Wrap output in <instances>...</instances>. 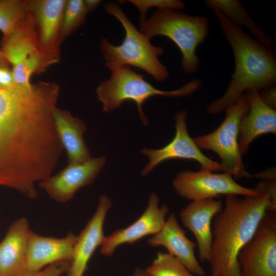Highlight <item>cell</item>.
I'll list each match as a JSON object with an SVG mask.
<instances>
[{"label": "cell", "instance_id": "1", "mask_svg": "<svg viewBox=\"0 0 276 276\" xmlns=\"http://www.w3.org/2000/svg\"><path fill=\"white\" fill-rule=\"evenodd\" d=\"M59 89L46 81L0 86V173L30 171L49 156L57 139L52 113Z\"/></svg>", "mask_w": 276, "mask_h": 276}, {"label": "cell", "instance_id": "2", "mask_svg": "<svg viewBox=\"0 0 276 276\" xmlns=\"http://www.w3.org/2000/svg\"><path fill=\"white\" fill-rule=\"evenodd\" d=\"M268 210L276 211V193H260L242 197L226 195L221 210L212 222L209 263L211 275L241 276L239 253L255 234Z\"/></svg>", "mask_w": 276, "mask_h": 276}, {"label": "cell", "instance_id": "3", "mask_svg": "<svg viewBox=\"0 0 276 276\" xmlns=\"http://www.w3.org/2000/svg\"><path fill=\"white\" fill-rule=\"evenodd\" d=\"M233 53L235 70L226 90L207 107L211 114L224 111L248 90L275 85L276 56L272 50L233 24L220 11L212 9Z\"/></svg>", "mask_w": 276, "mask_h": 276}, {"label": "cell", "instance_id": "4", "mask_svg": "<svg viewBox=\"0 0 276 276\" xmlns=\"http://www.w3.org/2000/svg\"><path fill=\"white\" fill-rule=\"evenodd\" d=\"M104 9L120 21L125 31L123 41L119 45L112 44L106 39H102L100 48L106 67L111 71L132 66L144 71L157 81L166 80L169 71L158 58L164 48L152 45L150 38L137 29L116 3H107Z\"/></svg>", "mask_w": 276, "mask_h": 276}, {"label": "cell", "instance_id": "5", "mask_svg": "<svg viewBox=\"0 0 276 276\" xmlns=\"http://www.w3.org/2000/svg\"><path fill=\"white\" fill-rule=\"evenodd\" d=\"M139 31L150 39L155 36L169 38L180 51L183 71L189 74L197 71L200 59L197 48L204 42L209 32L207 17L158 9L149 18L140 20Z\"/></svg>", "mask_w": 276, "mask_h": 276}, {"label": "cell", "instance_id": "6", "mask_svg": "<svg viewBox=\"0 0 276 276\" xmlns=\"http://www.w3.org/2000/svg\"><path fill=\"white\" fill-rule=\"evenodd\" d=\"M110 77L101 82L96 89L98 100L106 112L119 108L125 101H132L137 106L143 124L149 121L143 111V105L151 97L162 96L168 97H186L198 90L202 85L199 79H194L181 87L172 90H162L146 81L143 75L135 72L130 66H124L111 71Z\"/></svg>", "mask_w": 276, "mask_h": 276}, {"label": "cell", "instance_id": "7", "mask_svg": "<svg viewBox=\"0 0 276 276\" xmlns=\"http://www.w3.org/2000/svg\"><path fill=\"white\" fill-rule=\"evenodd\" d=\"M1 50L12 65L16 85L22 87H30L33 74L42 73L57 63L39 51L34 21L29 11L11 33L3 37Z\"/></svg>", "mask_w": 276, "mask_h": 276}, {"label": "cell", "instance_id": "8", "mask_svg": "<svg viewBox=\"0 0 276 276\" xmlns=\"http://www.w3.org/2000/svg\"><path fill=\"white\" fill-rule=\"evenodd\" d=\"M248 108L244 95L224 110L225 118L217 129L193 139L200 150H211L217 153L221 159L223 171L235 177H248L249 174L246 171L238 143L240 122Z\"/></svg>", "mask_w": 276, "mask_h": 276}, {"label": "cell", "instance_id": "9", "mask_svg": "<svg viewBox=\"0 0 276 276\" xmlns=\"http://www.w3.org/2000/svg\"><path fill=\"white\" fill-rule=\"evenodd\" d=\"M238 260L241 276H276V211L266 212Z\"/></svg>", "mask_w": 276, "mask_h": 276}, {"label": "cell", "instance_id": "10", "mask_svg": "<svg viewBox=\"0 0 276 276\" xmlns=\"http://www.w3.org/2000/svg\"><path fill=\"white\" fill-rule=\"evenodd\" d=\"M172 186L177 194L191 201L212 199L221 195L246 196L260 194L255 189L238 183L228 173H214L202 169L177 173Z\"/></svg>", "mask_w": 276, "mask_h": 276}, {"label": "cell", "instance_id": "11", "mask_svg": "<svg viewBox=\"0 0 276 276\" xmlns=\"http://www.w3.org/2000/svg\"><path fill=\"white\" fill-rule=\"evenodd\" d=\"M187 116L184 110L176 114L175 134L167 145L159 149L144 148L141 150V153L147 156L149 160L142 171V176L148 175L160 163L173 159L194 160L200 164L202 169L223 171L221 164L205 156L190 136L187 127Z\"/></svg>", "mask_w": 276, "mask_h": 276}, {"label": "cell", "instance_id": "12", "mask_svg": "<svg viewBox=\"0 0 276 276\" xmlns=\"http://www.w3.org/2000/svg\"><path fill=\"white\" fill-rule=\"evenodd\" d=\"M67 0L27 1L33 16L39 51L58 62L60 59V35Z\"/></svg>", "mask_w": 276, "mask_h": 276}, {"label": "cell", "instance_id": "13", "mask_svg": "<svg viewBox=\"0 0 276 276\" xmlns=\"http://www.w3.org/2000/svg\"><path fill=\"white\" fill-rule=\"evenodd\" d=\"M159 202L157 195L151 193L145 210L138 219L129 226L117 229L105 237L100 246L101 254L110 257L121 245L132 244L147 236L158 232L169 212L167 205L164 204L159 206Z\"/></svg>", "mask_w": 276, "mask_h": 276}, {"label": "cell", "instance_id": "14", "mask_svg": "<svg viewBox=\"0 0 276 276\" xmlns=\"http://www.w3.org/2000/svg\"><path fill=\"white\" fill-rule=\"evenodd\" d=\"M105 162L104 157H90L81 163L69 164L56 175L40 182L39 186L54 200L67 202L78 190L96 179Z\"/></svg>", "mask_w": 276, "mask_h": 276}, {"label": "cell", "instance_id": "15", "mask_svg": "<svg viewBox=\"0 0 276 276\" xmlns=\"http://www.w3.org/2000/svg\"><path fill=\"white\" fill-rule=\"evenodd\" d=\"M111 205V201L107 196H100L94 214L77 236L67 276L83 275L90 259L104 241V224Z\"/></svg>", "mask_w": 276, "mask_h": 276}, {"label": "cell", "instance_id": "16", "mask_svg": "<svg viewBox=\"0 0 276 276\" xmlns=\"http://www.w3.org/2000/svg\"><path fill=\"white\" fill-rule=\"evenodd\" d=\"M223 202L214 198L191 201L179 213L183 225L194 235L201 262H209L212 244L213 219L221 210Z\"/></svg>", "mask_w": 276, "mask_h": 276}, {"label": "cell", "instance_id": "17", "mask_svg": "<svg viewBox=\"0 0 276 276\" xmlns=\"http://www.w3.org/2000/svg\"><path fill=\"white\" fill-rule=\"evenodd\" d=\"M152 247L163 246L169 254L179 260L193 274L204 276L205 271L195 255L197 244L186 236V232L178 222L175 214L172 213L166 220L161 229L147 241Z\"/></svg>", "mask_w": 276, "mask_h": 276}, {"label": "cell", "instance_id": "18", "mask_svg": "<svg viewBox=\"0 0 276 276\" xmlns=\"http://www.w3.org/2000/svg\"><path fill=\"white\" fill-rule=\"evenodd\" d=\"M31 231L25 217L18 218L10 225L0 242V276H19L27 271V252Z\"/></svg>", "mask_w": 276, "mask_h": 276}, {"label": "cell", "instance_id": "19", "mask_svg": "<svg viewBox=\"0 0 276 276\" xmlns=\"http://www.w3.org/2000/svg\"><path fill=\"white\" fill-rule=\"evenodd\" d=\"M77 238V236L72 232L58 238L40 236L31 231L27 252V271H37L59 261L71 262Z\"/></svg>", "mask_w": 276, "mask_h": 276}, {"label": "cell", "instance_id": "20", "mask_svg": "<svg viewBox=\"0 0 276 276\" xmlns=\"http://www.w3.org/2000/svg\"><path fill=\"white\" fill-rule=\"evenodd\" d=\"M259 91L248 90L244 95L248 103V111L242 117L239 126V147L242 155L259 136L276 133V111L266 105Z\"/></svg>", "mask_w": 276, "mask_h": 276}, {"label": "cell", "instance_id": "21", "mask_svg": "<svg viewBox=\"0 0 276 276\" xmlns=\"http://www.w3.org/2000/svg\"><path fill=\"white\" fill-rule=\"evenodd\" d=\"M52 114L56 133L66 151L69 164L81 163L89 159L90 152L83 137L87 129L84 122L73 117L68 111L56 107Z\"/></svg>", "mask_w": 276, "mask_h": 276}, {"label": "cell", "instance_id": "22", "mask_svg": "<svg viewBox=\"0 0 276 276\" xmlns=\"http://www.w3.org/2000/svg\"><path fill=\"white\" fill-rule=\"evenodd\" d=\"M205 6L220 11L235 26H245L255 39L272 48L275 41L272 37L261 28L254 20L241 3L238 0H206Z\"/></svg>", "mask_w": 276, "mask_h": 276}, {"label": "cell", "instance_id": "23", "mask_svg": "<svg viewBox=\"0 0 276 276\" xmlns=\"http://www.w3.org/2000/svg\"><path fill=\"white\" fill-rule=\"evenodd\" d=\"M29 13L27 1L0 0V31L11 33Z\"/></svg>", "mask_w": 276, "mask_h": 276}, {"label": "cell", "instance_id": "24", "mask_svg": "<svg viewBox=\"0 0 276 276\" xmlns=\"http://www.w3.org/2000/svg\"><path fill=\"white\" fill-rule=\"evenodd\" d=\"M145 270L151 276H196L179 260L167 252H157L152 264Z\"/></svg>", "mask_w": 276, "mask_h": 276}, {"label": "cell", "instance_id": "25", "mask_svg": "<svg viewBox=\"0 0 276 276\" xmlns=\"http://www.w3.org/2000/svg\"><path fill=\"white\" fill-rule=\"evenodd\" d=\"M87 13L83 1H67L60 35L61 42L85 22Z\"/></svg>", "mask_w": 276, "mask_h": 276}, {"label": "cell", "instance_id": "26", "mask_svg": "<svg viewBox=\"0 0 276 276\" xmlns=\"http://www.w3.org/2000/svg\"><path fill=\"white\" fill-rule=\"evenodd\" d=\"M129 2L138 9L140 20L147 18V12L151 8L179 10L185 7V3L179 0H130Z\"/></svg>", "mask_w": 276, "mask_h": 276}, {"label": "cell", "instance_id": "27", "mask_svg": "<svg viewBox=\"0 0 276 276\" xmlns=\"http://www.w3.org/2000/svg\"><path fill=\"white\" fill-rule=\"evenodd\" d=\"M71 262L68 261H59L47 266L43 269L37 271H26L19 276H60L67 272Z\"/></svg>", "mask_w": 276, "mask_h": 276}, {"label": "cell", "instance_id": "28", "mask_svg": "<svg viewBox=\"0 0 276 276\" xmlns=\"http://www.w3.org/2000/svg\"><path fill=\"white\" fill-rule=\"evenodd\" d=\"M0 86L7 88L19 86L15 83L12 70L8 67H0Z\"/></svg>", "mask_w": 276, "mask_h": 276}, {"label": "cell", "instance_id": "29", "mask_svg": "<svg viewBox=\"0 0 276 276\" xmlns=\"http://www.w3.org/2000/svg\"><path fill=\"white\" fill-rule=\"evenodd\" d=\"M262 100L270 107L275 109L276 108V88L272 86L259 92Z\"/></svg>", "mask_w": 276, "mask_h": 276}, {"label": "cell", "instance_id": "30", "mask_svg": "<svg viewBox=\"0 0 276 276\" xmlns=\"http://www.w3.org/2000/svg\"><path fill=\"white\" fill-rule=\"evenodd\" d=\"M83 2L88 13L94 10L101 3L99 0H85Z\"/></svg>", "mask_w": 276, "mask_h": 276}, {"label": "cell", "instance_id": "31", "mask_svg": "<svg viewBox=\"0 0 276 276\" xmlns=\"http://www.w3.org/2000/svg\"><path fill=\"white\" fill-rule=\"evenodd\" d=\"M9 63L4 53L0 49V67H8Z\"/></svg>", "mask_w": 276, "mask_h": 276}, {"label": "cell", "instance_id": "32", "mask_svg": "<svg viewBox=\"0 0 276 276\" xmlns=\"http://www.w3.org/2000/svg\"><path fill=\"white\" fill-rule=\"evenodd\" d=\"M131 276H151L145 269H136Z\"/></svg>", "mask_w": 276, "mask_h": 276}, {"label": "cell", "instance_id": "33", "mask_svg": "<svg viewBox=\"0 0 276 276\" xmlns=\"http://www.w3.org/2000/svg\"><path fill=\"white\" fill-rule=\"evenodd\" d=\"M5 186H6V185H5ZM8 187H10L13 188H14V189H15L17 190L22 191V190H20L17 189H16V188H13V187H10V186H8Z\"/></svg>", "mask_w": 276, "mask_h": 276}, {"label": "cell", "instance_id": "34", "mask_svg": "<svg viewBox=\"0 0 276 276\" xmlns=\"http://www.w3.org/2000/svg\"><path fill=\"white\" fill-rule=\"evenodd\" d=\"M211 276H213V275H211Z\"/></svg>", "mask_w": 276, "mask_h": 276}]
</instances>
